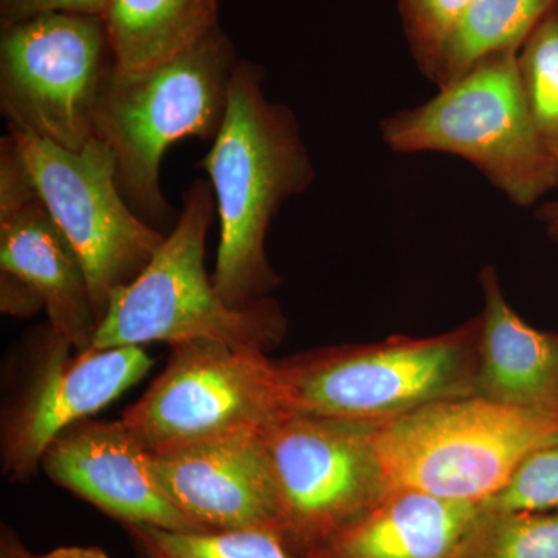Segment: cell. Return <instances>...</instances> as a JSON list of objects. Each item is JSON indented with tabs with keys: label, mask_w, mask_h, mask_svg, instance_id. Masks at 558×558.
<instances>
[{
	"label": "cell",
	"mask_w": 558,
	"mask_h": 558,
	"mask_svg": "<svg viewBox=\"0 0 558 558\" xmlns=\"http://www.w3.org/2000/svg\"><path fill=\"white\" fill-rule=\"evenodd\" d=\"M264 78L259 64L238 61L222 126L199 161L219 215L213 284L233 310L270 299L281 284L267 233L282 204L310 189L315 175L295 113L266 97Z\"/></svg>",
	"instance_id": "1"
},
{
	"label": "cell",
	"mask_w": 558,
	"mask_h": 558,
	"mask_svg": "<svg viewBox=\"0 0 558 558\" xmlns=\"http://www.w3.org/2000/svg\"><path fill=\"white\" fill-rule=\"evenodd\" d=\"M240 58L220 27L196 46L150 68H113L95 109V137L112 150L117 183L135 215L170 222L160 189L165 153L179 140L213 142L222 126Z\"/></svg>",
	"instance_id": "2"
},
{
	"label": "cell",
	"mask_w": 558,
	"mask_h": 558,
	"mask_svg": "<svg viewBox=\"0 0 558 558\" xmlns=\"http://www.w3.org/2000/svg\"><path fill=\"white\" fill-rule=\"evenodd\" d=\"M215 211L211 183L204 179L191 183L178 223L148 266L110 295L92 348L213 340L267 354L277 347L288 326L277 301L233 310L208 277L205 244Z\"/></svg>",
	"instance_id": "3"
},
{
	"label": "cell",
	"mask_w": 558,
	"mask_h": 558,
	"mask_svg": "<svg viewBox=\"0 0 558 558\" xmlns=\"http://www.w3.org/2000/svg\"><path fill=\"white\" fill-rule=\"evenodd\" d=\"M480 317L427 339L315 349L277 369L289 413L381 424L442 400L475 396Z\"/></svg>",
	"instance_id": "4"
},
{
	"label": "cell",
	"mask_w": 558,
	"mask_h": 558,
	"mask_svg": "<svg viewBox=\"0 0 558 558\" xmlns=\"http://www.w3.org/2000/svg\"><path fill=\"white\" fill-rule=\"evenodd\" d=\"M388 492L484 502L532 451L558 439V405L513 409L476 396L442 400L376 429Z\"/></svg>",
	"instance_id": "5"
},
{
	"label": "cell",
	"mask_w": 558,
	"mask_h": 558,
	"mask_svg": "<svg viewBox=\"0 0 558 558\" xmlns=\"http://www.w3.org/2000/svg\"><path fill=\"white\" fill-rule=\"evenodd\" d=\"M389 148L449 153L527 207L558 185V161L539 140L521 89L519 51L481 61L432 100L381 123Z\"/></svg>",
	"instance_id": "6"
},
{
	"label": "cell",
	"mask_w": 558,
	"mask_h": 558,
	"mask_svg": "<svg viewBox=\"0 0 558 558\" xmlns=\"http://www.w3.org/2000/svg\"><path fill=\"white\" fill-rule=\"evenodd\" d=\"M277 363L222 341L172 347L167 368L121 421L150 453L259 436L288 416Z\"/></svg>",
	"instance_id": "7"
},
{
	"label": "cell",
	"mask_w": 558,
	"mask_h": 558,
	"mask_svg": "<svg viewBox=\"0 0 558 558\" xmlns=\"http://www.w3.org/2000/svg\"><path fill=\"white\" fill-rule=\"evenodd\" d=\"M379 424L288 414L259 435L277 488L279 537L312 558L388 494Z\"/></svg>",
	"instance_id": "8"
},
{
	"label": "cell",
	"mask_w": 558,
	"mask_h": 558,
	"mask_svg": "<svg viewBox=\"0 0 558 558\" xmlns=\"http://www.w3.org/2000/svg\"><path fill=\"white\" fill-rule=\"evenodd\" d=\"M113 54L101 16L36 14L0 33V110L9 128L69 150L95 138Z\"/></svg>",
	"instance_id": "9"
},
{
	"label": "cell",
	"mask_w": 558,
	"mask_h": 558,
	"mask_svg": "<svg viewBox=\"0 0 558 558\" xmlns=\"http://www.w3.org/2000/svg\"><path fill=\"white\" fill-rule=\"evenodd\" d=\"M9 130L40 202L78 253L101 323L110 295L142 274L165 234L132 211L117 183L112 150L100 138L69 150L32 132Z\"/></svg>",
	"instance_id": "10"
},
{
	"label": "cell",
	"mask_w": 558,
	"mask_h": 558,
	"mask_svg": "<svg viewBox=\"0 0 558 558\" xmlns=\"http://www.w3.org/2000/svg\"><path fill=\"white\" fill-rule=\"evenodd\" d=\"M75 349L50 329L27 384L2 422L3 473L24 481L64 429L108 407L146 376L153 360L138 347Z\"/></svg>",
	"instance_id": "11"
},
{
	"label": "cell",
	"mask_w": 558,
	"mask_h": 558,
	"mask_svg": "<svg viewBox=\"0 0 558 558\" xmlns=\"http://www.w3.org/2000/svg\"><path fill=\"white\" fill-rule=\"evenodd\" d=\"M54 484L120 523L175 532H204L167 497L153 453L123 421L84 418L44 451L40 468Z\"/></svg>",
	"instance_id": "12"
},
{
	"label": "cell",
	"mask_w": 558,
	"mask_h": 558,
	"mask_svg": "<svg viewBox=\"0 0 558 558\" xmlns=\"http://www.w3.org/2000/svg\"><path fill=\"white\" fill-rule=\"evenodd\" d=\"M153 465L172 505L202 531L279 535L277 488L259 436L153 453Z\"/></svg>",
	"instance_id": "13"
},
{
	"label": "cell",
	"mask_w": 558,
	"mask_h": 558,
	"mask_svg": "<svg viewBox=\"0 0 558 558\" xmlns=\"http://www.w3.org/2000/svg\"><path fill=\"white\" fill-rule=\"evenodd\" d=\"M0 270L32 286L44 301L50 329L76 351L94 347L98 322L78 253L43 202L0 220Z\"/></svg>",
	"instance_id": "14"
},
{
	"label": "cell",
	"mask_w": 558,
	"mask_h": 558,
	"mask_svg": "<svg viewBox=\"0 0 558 558\" xmlns=\"http://www.w3.org/2000/svg\"><path fill=\"white\" fill-rule=\"evenodd\" d=\"M483 502L391 490L312 558H469Z\"/></svg>",
	"instance_id": "15"
},
{
	"label": "cell",
	"mask_w": 558,
	"mask_h": 558,
	"mask_svg": "<svg viewBox=\"0 0 558 558\" xmlns=\"http://www.w3.org/2000/svg\"><path fill=\"white\" fill-rule=\"evenodd\" d=\"M481 284L476 398L513 409L557 407L558 333L532 328L509 306L494 267L481 271Z\"/></svg>",
	"instance_id": "16"
},
{
	"label": "cell",
	"mask_w": 558,
	"mask_h": 558,
	"mask_svg": "<svg viewBox=\"0 0 558 558\" xmlns=\"http://www.w3.org/2000/svg\"><path fill=\"white\" fill-rule=\"evenodd\" d=\"M113 68L134 72L170 60L219 28L218 0H109Z\"/></svg>",
	"instance_id": "17"
},
{
	"label": "cell",
	"mask_w": 558,
	"mask_h": 558,
	"mask_svg": "<svg viewBox=\"0 0 558 558\" xmlns=\"http://www.w3.org/2000/svg\"><path fill=\"white\" fill-rule=\"evenodd\" d=\"M558 0H472L454 22L432 80L446 89L481 61L519 51Z\"/></svg>",
	"instance_id": "18"
},
{
	"label": "cell",
	"mask_w": 558,
	"mask_h": 558,
	"mask_svg": "<svg viewBox=\"0 0 558 558\" xmlns=\"http://www.w3.org/2000/svg\"><path fill=\"white\" fill-rule=\"evenodd\" d=\"M140 558H300L274 531L175 532L126 524Z\"/></svg>",
	"instance_id": "19"
},
{
	"label": "cell",
	"mask_w": 558,
	"mask_h": 558,
	"mask_svg": "<svg viewBox=\"0 0 558 558\" xmlns=\"http://www.w3.org/2000/svg\"><path fill=\"white\" fill-rule=\"evenodd\" d=\"M469 558H558V508L487 510L483 506Z\"/></svg>",
	"instance_id": "20"
},
{
	"label": "cell",
	"mask_w": 558,
	"mask_h": 558,
	"mask_svg": "<svg viewBox=\"0 0 558 558\" xmlns=\"http://www.w3.org/2000/svg\"><path fill=\"white\" fill-rule=\"evenodd\" d=\"M519 72L535 131L558 161V10L550 11L521 47Z\"/></svg>",
	"instance_id": "21"
},
{
	"label": "cell",
	"mask_w": 558,
	"mask_h": 558,
	"mask_svg": "<svg viewBox=\"0 0 558 558\" xmlns=\"http://www.w3.org/2000/svg\"><path fill=\"white\" fill-rule=\"evenodd\" d=\"M487 510L558 508V439L523 459L508 484L483 502Z\"/></svg>",
	"instance_id": "22"
},
{
	"label": "cell",
	"mask_w": 558,
	"mask_h": 558,
	"mask_svg": "<svg viewBox=\"0 0 558 558\" xmlns=\"http://www.w3.org/2000/svg\"><path fill=\"white\" fill-rule=\"evenodd\" d=\"M407 38L418 68L432 80L454 22L472 0H399Z\"/></svg>",
	"instance_id": "23"
},
{
	"label": "cell",
	"mask_w": 558,
	"mask_h": 558,
	"mask_svg": "<svg viewBox=\"0 0 558 558\" xmlns=\"http://www.w3.org/2000/svg\"><path fill=\"white\" fill-rule=\"evenodd\" d=\"M39 201L38 190L11 135L0 140V220Z\"/></svg>",
	"instance_id": "24"
},
{
	"label": "cell",
	"mask_w": 558,
	"mask_h": 558,
	"mask_svg": "<svg viewBox=\"0 0 558 558\" xmlns=\"http://www.w3.org/2000/svg\"><path fill=\"white\" fill-rule=\"evenodd\" d=\"M108 2L109 0H0V28L51 11L102 17Z\"/></svg>",
	"instance_id": "25"
},
{
	"label": "cell",
	"mask_w": 558,
	"mask_h": 558,
	"mask_svg": "<svg viewBox=\"0 0 558 558\" xmlns=\"http://www.w3.org/2000/svg\"><path fill=\"white\" fill-rule=\"evenodd\" d=\"M0 310L13 317H31L44 310V301L24 279L0 270Z\"/></svg>",
	"instance_id": "26"
},
{
	"label": "cell",
	"mask_w": 558,
	"mask_h": 558,
	"mask_svg": "<svg viewBox=\"0 0 558 558\" xmlns=\"http://www.w3.org/2000/svg\"><path fill=\"white\" fill-rule=\"evenodd\" d=\"M35 558H112L109 554L100 548H84V546H65V548H58L51 553L44 554V556H35Z\"/></svg>",
	"instance_id": "27"
},
{
	"label": "cell",
	"mask_w": 558,
	"mask_h": 558,
	"mask_svg": "<svg viewBox=\"0 0 558 558\" xmlns=\"http://www.w3.org/2000/svg\"><path fill=\"white\" fill-rule=\"evenodd\" d=\"M0 558H35V556L22 545L21 539L10 529L3 527Z\"/></svg>",
	"instance_id": "28"
},
{
	"label": "cell",
	"mask_w": 558,
	"mask_h": 558,
	"mask_svg": "<svg viewBox=\"0 0 558 558\" xmlns=\"http://www.w3.org/2000/svg\"><path fill=\"white\" fill-rule=\"evenodd\" d=\"M539 220L546 226L548 234L554 241L558 242V201L549 202L539 208Z\"/></svg>",
	"instance_id": "29"
}]
</instances>
